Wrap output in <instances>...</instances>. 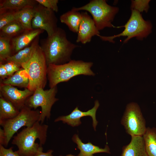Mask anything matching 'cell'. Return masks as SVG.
<instances>
[{
	"instance_id": "cell-22",
	"label": "cell",
	"mask_w": 156,
	"mask_h": 156,
	"mask_svg": "<svg viewBox=\"0 0 156 156\" xmlns=\"http://www.w3.org/2000/svg\"><path fill=\"white\" fill-rule=\"evenodd\" d=\"M20 111L11 102L0 96V122L14 118L19 113Z\"/></svg>"
},
{
	"instance_id": "cell-8",
	"label": "cell",
	"mask_w": 156,
	"mask_h": 156,
	"mask_svg": "<svg viewBox=\"0 0 156 156\" xmlns=\"http://www.w3.org/2000/svg\"><path fill=\"white\" fill-rule=\"evenodd\" d=\"M57 90V86L45 90L42 88H38L26 101L25 105L31 109H36L38 107H41L39 120L41 124H43L46 118H50L51 108L59 99L55 97Z\"/></svg>"
},
{
	"instance_id": "cell-11",
	"label": "cell",
	"mask_w": 156,
	"mask_h": 156,
	"mask_svg": "<svg viewBox=\"0 0 156 156\" xmlns=\"http://www.w3.org/2000/svg\"><path fill=\"white\" fill-rule=\"evenodd\" d=\"M34 92L28 88L20 90L14 86L0 83V96L11 102L19 110L25 105L26 101Z\"/></svg>"
},
{
	"instance_id": "cell-33",
	"label": "cell",
	"mask_w": 156,
	"mask_h": 156,
	"mask_svg": "<svg viewBox=\"0 0 156 156\" xmlns=\"http://www.w3.org/2000/svg\"><path fill=\"white\" fill-rule=\"evenodd\" d=\"M5 138L4 131L3 129L0 128V145L5 146Z\"/></svg>"
},
{
	"instance_id": "cell-15",
	"label": "cell",
	"mask_w": 156,
	"mask_h": 156,
	"mask_svg": "<svg viewBox=\"0 0 156 156\" xmlns=\"http://www.w3.org/2000/svg\"><path fill=\"white\" fill-rule=\"evenodd\" d=\"M120 156H149L142 136H131L130 142L123 146Z\"/></svg>"
},
{
	"instance_id": "cell-23",
	"label": "cell",
	"mask_w": 156,
	"mask_h": 156,
	"mask_svg": "<svg viewBox=\"0 0 156 156\" xmlns=\"http://www.w3.org/2000/svg\"><path fill=\"white\" fill-rule=\"evenodd\" d=\"M149 156H156V128L147 127L142 136Z\"/></svg>"
},
{
	"instance_id": "cell-20",
	"label": "cell",
	"mask_w": 156,
	"mask_h": 156,
	"mask_svg": "<svg viewBox=\"0 0 156 156\" xmlns=\"http://www.w3.org/2000/svg\"><path fill=\"white\" fill-rule=\"evenodd\" d=\"M34 7H27L14 12L15 20L22 25L25 30L33 29L31 22L35 14Z\"/></svg>"
},
{
	"instance_id": "cell-7",
	"label": "cell",
	"mask_w": 156,
	"mask_h": 156,
	"mask_svg": "<svg viewBox=\"0 0 156 156\" xmlns=\"http://www.w3.org/2000/svg\"><path fill=\"white\" fill-rule=\"evenodd\" d=\"M41 112L34 110L25 105L14 118L0 122L3 127L5 138V146L7 147L14 134L21 127H29L38 121Z\"/></svg>"
},
{
	"instance_id": "cell-5",
	"label": "cell",
	"mask_w": 156,
	"mask_h": 156,
	"mask_svg": "<svg viewBox=\"0 0 156 156\" xmlns=\"http://www.w3.org/2000/svg\"><path fill=\"white\" fill-rule=\"evenodd\" d=\"M71 10L76 11L85 10L90 13L99 31L107 27H114L112 22L119 11L118 7L108 5L105 0H91L83 6L74 7Z\"/></svg>"
},
{
	"instance_id": "cell-18",
	"label": "cell",
	"mask_w": 156,
	"mask_h": 156,
	"mask_svg": "<svg viewBox=\"0 0 156 156\" xmlns=\"http://www.w3.org/2000/svg\"><path fill=\"white\" fill-rule=\"evenodd\" d=\"M39 37H37L30 45L8 57L5 61H11L20 65L27 62L31 57L36 45L39 43Z\"/></svg>"
},
{
	"instance_id": "cell-12",
	"label": "cell",
	"mask_w": 156,
	"mask_h": 156,
	"mask_svg": "<svg viewBox=\"0 0 156 156\" xmlns=\"http://www.w3.org/2000/svg\"><path fill=\"white\" fill-rule=\"evenodd\" d=\"M100 105L98 100L94 102V106L86 112H83L79 109L77 107L69 114L66 116H60L54 120V122L62 121L64 123H67L72 127L78 126L81 124L80 119L85 116H90L92 119V126L95 131L98 122L97 120L96 115L97 109Z\"/></svg>"
},
{
	"instance_id": "cell-9",
	"label": "cell",
	"mask_w": 156,
	"mask_h": 156,
	"mask_svg": "<svg viewBox=\"0 0 156 156\" xmlns=\"http://www.w3.org/2000/svg\"><path fill=\"white\" fill-rule=\"evenodd\" d=\"M126 133L132 136H142L146 130V122L138 105L132 102L127 105L121 120Z\"/></svg>"
},
{
	"instance_id": "cell-29",
	"label": "cell",
	"mask_w": 156,
	"mask_h": 156,
	"mask_svg": "<svg viewBox=\"0 0 156 156\" xmlns=\"http://www.w3.org/2000/svg\"><path fill=\"white\" fill-rule=\"evenodd\" d=\"M3 64L9 76H11L19 70L21 66L13 62L8 61Z\"/></svg>"
},
{
	"instance_id": "cell-32",
	"label": "cell",
	"mask_w": 156,
	"mask_h": 156,
	"mask_svg": "<svg viewBox=\"0 0 156 156\" xmlns=\"http://www.w3.org/2000/svg\"><path fill=\"white\" fill-rule=\"evenodd\" d=\"M0 77L2 79L8 77L7 70L2 63H0Z\"/></svg>"
},
{
	"instance_id": "cell-28",
	"label": "cell",
	"mask_w": 156,
	"mask_h": 156,
	"mask_svg": "<svg viewBox=\"0 0 156 156\" xmlns=\"http://www.w3.org/2000/svg\"><path fill=\"white\" fill-rule=\"evenodd\" d=\"M39 4L45 7L52 10L55 12L58 11L57 4L58 0H36Z\"/></svg>"
},
{
	"instance_id": "cell-17",
	"label": "cell",
	"mask_w": 156,
	"mask_h": 156,
	"mask_svg": "<svg viewBox=\"0 0 156 156\" xmlns=\"http://www.w3.org/2000/svg\"><path fill=\"white\" fill-rule=\"evenodd\" d=\"M0 11L16 12L34 7L38 3L36 0H0Z\"/></svg>"
},
{
	"instance_id": "cell-25",
	"label": "cell",
	"mask_w": 156,
	"mask_h": 156,
	"mask_svg": "<svg viewBox=\"0 0 156 156\" xmlns=\"http://www.w3.org/2000/svg\"><path fill=\"white\" fill-rule=\"evenodd\" d=\"M13 53L11 39L0 37V62L5 61L8 57L12 55Z\"/></svg>"
},
{
	"instance_id": "cell-31",
	"label": "cell",
	"mask_w": 156,
	"mask_h": 156,
	"mask_svg": "<svg viewBox=\"0 0 156 156\" xmlns=\"http://www.w3.org/2000/svg\"><path fill=\"white\" fill-rule=\"evenodd\" d=\"M43 151L42 146L40 145L35 156H53V150H49L46 152H43Z\"/></svg>"
},
{
	"instance_id": "cell-16",
	"label": "cell",
	"mask_w": 156,
	"mask_h": 156,
	"mask_svg": "<svg viewBox=\"0 0 156 156\" xmlns=\"http://www.w3.org/2000/svg\"><path fill=\"white\" fill-rule=\"evenodd\" d=\"M72 139L73 142L76 144L77 147L80 151L79 153L76 156H94V154L101 153H110V148L107 145H105L104 148H102L89 142L84 143L77 134L73 136Z\"/></svg>"
},
{
	"instance_id": "cell-6",
	"label": "cell",
	"mask_w": 156,
	"mask_h": 156,
	"mask_svg": "<svg viewBox=\"0 0 156 156\" xmlns=\"http://www.w3.org/2000/svg\"><path fill=\"white\" fill-rule=\"evenodd\" d=\"M125 28L121 33L113 36L99 37L103 41L113 42V39L120 36H126L124 43H125L130 39L135 37L140 40L146 38L152 31V26L149 21H145L142 17L140 12L133 9H131V16L124 26Z\"/></svg>"
},
{
	"instance_id": "cell-30",
	"label": "cell",
	"mask_w": 156,
	"mask_h": 156,
	"mask_svg": "<svg viewBox=\"0 0 156 156\" xmlns=\"http://www.w3.org/2000/svg\"><path fill=\"white\" fill-rule=\"evenodd\" d=\"M0 156H21L16 151H14L13 147L9 148H5L3 146L0 145Z\"/></svg>"
},
{
	"instance_id": "cell-21",
	"label": "cell",
	"mask_w": 156,
	"mask_h": 156,
	"mask_svg": "<svg viewBox=\"0 0 156 156\" xmlns=\"http://www.w3.org/2000/svg\"><path fill=\"white\" fill-rule=\"evenodd\" d=\"M81 19V14L72 10L62 14L60 17L62 23L66 25L69 29L77 33Z\"/></svg>"
},
{
	"instance_id": "cell-1",
	"label": "cell",
	"mask_w": 156,
	"mask_h": 156,
	"mask_svg": "<svg viewBox=\"0 0 156 156\" xmlns=\"http://www.w3.org/2000/svg\"><path fill=\"white\" fill-rule=\"evenodd\" d=\"M40 46L47 66L68 62L71 60V56L73 50L78 47L69 41L65 31L59 27L53 34L47 36L42 41Z\"/></svg>"
},
{
	"instance_id": "cell-27",
	"label": "cell",
	"mask_w": 156,
	"mask_h": 156,
	"mask_svg": "<svg viewBox=\"0 0 156 156\" xmlns=\"http://www.w3.org/2000/svg\"><path fill=\"white\" fill-rule=\"evenodd\" d=\"M149 0H132L131 8V9L136 10L140 12L145 11L147 12L149 8Z\"/></svg>"
},
{
	"instance_id": "cell-34",
	"label": "cell",
	"mask_w": 156,
	"mask_h": 156,
	"mask_svg": "<svg viewBox=\"0 0 156 156\" xmlns=\"http://www.w3.org/2000/svg\"><path fill=\"white\" fill-rule=\"evenodd\" d=\"M59 156H62V155H60ZM75 156L74 155H73L72 154H68L65 156Z\"/></svg>"
},
{
	"instance_id": "cell-19",
	"label": "cell",
	"mask_w": 156,
	"mask_h": 156,
	"mask_svg": "<svg viewBox=\"0 0 156 156\" xmlns=\"http://www.w3.org/2000/svg\"><path fill=\"white\" fill-rule=\"evenodd\" d=\"M0 83L28 88L29 84V76L25 70L22 68L12 75L3 79Z\"/></svg>"
},
{
	"instance_id": "cell-26",
	"label": "cell",
	"mask_w": 156,
	"mask_h": 156,
	"mask_svg": "<svg viewBox=\"0 0 156 156\" xmlns=\"http://www.w3.org/2000/svg\"><path fill=\"white\" fill-rule=\"evenodd\" d=\"M14 12L0 11V29L5 25L15 20Z\"/></svg>"
},
{
	"instance_id": "cell-2",
	"label": "cell",
	"mask_w": 156,
	"mask_h": 156,
	"mask_svg": "<svg viewBox=\"0 0 156 156\" xmlns=\"http://www.w3.org/2000/svg\"><path fill=\"white\" fill-rule=\"evenodd\" d=\"M48 128L38 121L17 133L11 143L17 146L16 152L21 156H35L40 145L45 143Z\"/></svg>"
},
{
	"instance_id": "cell-13",
	"label": "cell",
	"mask_w": 156,
	"mask_h": 156,
	"mask_svg": "<svg viewBox=\"0 0 156 156\" xmlns=\"http://www.w3.org/2000/svg\"><path fill=\"white\" fill-rule=\"evenodd\" d=\"M76 40L77 42L83 44L90 42L93 36L100 35L99 31L96 28L94 22L86 12H82Z\"/></svg>"
},
{
	"instance_id": "cell-14",
	"label": "cell",
	"mask_w": 156,
	"mask_h": 156,
	"mask_svg": "<svg viewBox=\"0 0 156 156\" xmlns=\"http://www.w3.org/2000/svg\"><path fill=\"white\" fill-rule=\"evenodd\" d=\"M44 31L39 29L25 30L19 35L12 38L14 55L29 45L37 37Z\"/></svg>"
},
{
	"instance_id": "cell-24",
	"label": "cell",
	"mask_w": 156,
	"mask_h": 156,
	"mask_svg": "<svg viewBox=\"0 0 156 156\" xmlns=\"http://www.w3.org/2000/svg\"><path fill=\"white\" fill-rule=\"evenodd\" d=\"M25 31L22 25L15 20L5 25L0 29V37L12 38Z\"/></svg>"
},
{
	"instance_id": "cell-4",
	"label": "cell",
	"mask_w": 156,
	"mask_h": 156,
	"mask_svg": "<svg viewBox=\"0 0 156 156\" xmlns=\"http://www.w3.org/2000/svg\"><path fill=\"white\" fill-rule=\"evenodd\" d=\"M21 67L29 76L28 89L34 92L38 88H44L47 82V65L44 53L39 43L36 46L30 58L22 64Z\"/></svg>"
},
{
	"instance_id": "cell-10",
	"label": "cell",
	"mask_w": 156,
	"mask_h": 156,
	"mask_svg": "<svg viewBox=\"0 0 156 156\" xmlns=\"http://www.w3.org/2000/svg\"><path fill=\"white\" fill-rule=\"evenodd\" d=\"M34 8L35 14L31 22L32 29L45 31L48 36H51L58 28L57 19L55 12L38 3Z\"/></svg>"
},
{
	"instance_id": "cell-3",
	"label": "cell",
	"mask_w": 156,
	"mask_h": 156,
	"mask_svg": "<svg viewBox=\"0 0 156 156\" xmlns=\"http://www.w3.org/2000/svg\"><path fill=\"white\" fill-rule=\"evenodd\" d=\"M93 65L91 62L75 60L62 64L49 65L47 73L50 88H54L59 83L67 81L77 75L94 76L95 74L91 69Z\"/></svg>"
}]
</instances>
